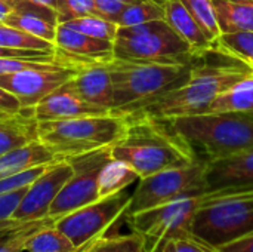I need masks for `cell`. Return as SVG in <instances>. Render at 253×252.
I'll return each mask as SVG.
<instances>
[{"label": "cell", "mask_w": 253, "mask_h": 252, "mask_svg": "<svg viewBox=\"0 0 253 252\" xmlns=\"http://www.w3.org/2000/svg\"><path fill=\"white\" fill-rule=\"evenodd\" d=\"M111 113V110L89 104L82 98L73 95L71 92L64 91L62 88L44 97L40 102H37L33 107V117L37 122L64 120L83 116H102Z\"/></svg>", "instance_id": "e0dca14e"}, {"label": "cell", "mask_w": 253, "mask_h": 252, "mask_svg": "<svg viewBox=\"0 0 253 252\" xmlns=\"http://www.w3.org/2000/svg\"><path fill=\"white\" fill-rule=\"evenodd\" d=\"M126 123V116L114 113L37 122V140L61 160L114 144Z\"/></svg>", "instance_id": "8992f818"}, {"label": "cell", "mask_w": 253, "mask_h": 252, "mask_svg": "<svg viewBox=\"0 0 253 252\" xmlns=\"http://www.w3.org/2000/svg\"><path fill=\"white\" fill-rule=\"evenodd\" d=\"M213 50L239 59L240 62L248 65L253 73V31L221 34Z\"/></svg>", "instance_id": "484cf974"}, {"label": "cell", "mask_w": 253, "mask_h": 252, "mask_svg": "<svg viewBox=\"0 0 253 252\" xmlns=\"http://www.w3.org/2000/svg\"><path fill=\"white\" fill-rule=\"evenodd\" d=\"M80 67L49 65L0 76V88L15 95L22 108H33L44 97L59 89Z\"/></svg>", "instance_id": "7c38bea8"}, {"label": "cell", "mask_w": 253, "mask_h": 252, "mask_svg": "<svg viewBox=\"0 0 253 252\" xmlns=\"http://www.w3.org/2000/svg\"><path fill=\"white\" fill-rule=\"evenodd\" d=\"M55 52H44V50H28V49H9L0 46V58L10 56V58H37V56H47L53 55Z\"/></svg>", "instance_id": "ab89813d"}, {"label": "cell", "mask_w": 253, "mask_h": 252, "mask_svg": "<svg viewBox=\"0 0 253 252\" xmlns=\"http://www.w3.org/2000/svg\"><path fill=\"white\" fill-rule=\"evenodd\" d=\"M162 252H218V250L206 244L191 232H185L172 238L165 245Z\"/></svg>", "instance_id": "1f68e13d"}, {"label": "cell", "mask_w": 253, "mask_h": 252, "mask_svg": "<svg viewBox=\"0 0 253 252\" xmlns=\"http://www.w3.org/2000/svg\"><path fill=\"white\" fill-rule=\"evenodd\" d=\"M16 1H28L33 4H40V6H46V7L56 10V0H16Z\"/></svg>", "instance_id": "7bdbcfd3"}, {"label": "cell", "mask_w": 253, "mask_h": 252, "mask_svg": "<svg viewBox=\"0 0 253 252\" xmlns=\"http://www.w3.org/2000/svg\"><path fill=\"white\" fill-rule=\"evenodd\" d=\"M37 221V220H36ZM34 221H18V220H6V221H0V244L4 242L7 238H10L13 233L28 227L30 224H33Z\"/></svg>", "instance_id": "f35d334b"}, {"label": "cell", "mask_w": 253, "mask_h": 252, "mask_svg": "<svg viewBox=\"0 0 253 252\" xmlns=\"http://www.w3.org/2000/svg\"><path fill=\"white\" fill-rule=\"evenodd\" d=\"M0 46L9 49H28V50H44L55 52V43L44 39L28 34L15 27L0 22Z\"/></svg>", "instance_id": "4316f807"}, {"label": "cell", "mask_w": 253, "mask_h": 252, "mask_svg": "<svg viewBox=\"0 0 253 252\" xmlns=\"http://www.w3.org/2000/svg\"><path fill=\"white\" fill-rule=\"evenodd\" d=\"M196 156L205 162L219 160L253 146V114L208 111L169 120Z\"/></svg>", "instance_id": "3957f363"}, {"label": "cell", "mask_w": 253, "mask_h": 252, "mask_svg": "<svg viewBox=\"0 0 253 252\" xmlns=\"http://www.w3.org/2000/svg\"><path fill=\"white\" fill-rule=\"evenodd\" d=\"M163 10L165 21L184 42L191 46V49L199 56H205L215 49V45L202 30L197 21L191 16V13L185 9L181 0H165Z\"/></svg>", "instance_id": "d6986e66"}, {"label": "cell", "mask_w": 253, "mask_h": 252, "mask_svg": "<svg viewBox=\"0 0 253 252\" xmlns=\"http://www.w3.org/2000/svg\"><path fill=\"white\" fill-rule=\"evenodd\" d=\"M185 9L191 13V16L197 21L206 36L211 39L213 45L221 37V30L213 6V0H181Z\"/></svg>", "instance_id": "83f0119b"}, {"label": "cell", "mask_w": 253, "mask_h": 252, "mask_svg": "<svg viewBox=\"0 0 253 252\" xmlns=\"http://www.w3.org/2000/svg\"><path fill=\"white\" fill-rule=\"evenodd\" d=\"M208 190L253 186V146L233 156L206 162Z\"/></svg>", "instance_id": "2e32d148"}, {"label": "cell", "mask_w": 253, "mask_h": 252, "mask_svg": "<svg viewBox=\"0 0 253 252\" xmlns=\"http://www.w3.org/2000/svg\"><path fill=\"white\" fill-rule=\"evenodd\" d=\"M138 180L139 175L129 165L111 157V160H108L107 165L99 172V178H98L99 199L120 193Z\"/></svg>", "instance_id": "7402d4cb"}, {"label": "cell", "mask_w": 253, "mask_h": 252, "mask_svg": "<svg viewBox=\"0 0 253 252\" xmlns=\"http://www.w3.org/2000/svg\"><path fill=\"white\" fill-rule=\"evenodd\" d=\"M251 73V68L239 59L212 50L194 64L188 79L181 86L144 104L133 113L162 120L208 113L222 92Z\"/></svg>", "instance_id": "6da1fadb"}, {"label": "cell", "mask_w": 253, "mask_h": 252, "mask_svg": "<svg viewBox=\"0 0 253 252\" xmlns=\"http://www.w3.org/2000/svg\"><path fill=\"white\" fill-rule=\"evenodd\" d=\"M206 192L209 190L205 160L199 159L190 165L169 168L138 180L126 217Z\"/></svg>", "instance_id": "ba28073f"}, {"label": "cell", "mask_w": 253, "mask_h": 252, "mask_svg": "<svg viewBox=\"0 0 253 252\" xmlns=\"http://www.w3.org/2000/svg\"><path fill=\"white\" fill-rule=\"evenodd\" d=\"M138 0H93L96 15L114 22L116 16L130 3Z\"/></svg>", "instance_id": "d590c367"}, {"label": "cell", "mask_w": 253, "mask_h": 252, "mask_svg": "<svg viewBox=\"0 0 253 252\" xmlns=\"http://www.w3.org/2000/svg\"><path fill=\"white\" fill-rule=\"evenodd\" d=\"M3 24L55 43L59 21L56 10L50 7L28 1H15L13 12L3 19Z\"/></svg>", "instance_id": "ac0fdd59"}, {"label": "cell", "mask_w": 253, "mask_h": 252, "mask_svg": "<svg viewBox=\"0 0 253 252\" xmlns=\"http://www.w3.org/2000/svg\"><path fill=\"white\" fill-rule=\"evenodd\" d=\"M15 9V3L12 0H0V22H3V19L13 12Z\"/></svg>", "instance_id": "b9f144b4"}, {"label": "cell", "mask_w": 253, "mask_h": 252, "mask_svg": "<svg viewBox=\"0 0 253 252\" xmlns=\"http://www.w3.org/2000/svg\"><path fill=\"white\" fill-rule=\"evenodd\" d=\"M156 19H165L163 4L156 0H138L127 4L116 16L114 22L119 27H132Z\"/></svg>", "instance_id": "d4e9b609"}, {"label": "cell", "mask_w": 253, "mask_h": 252, "mask_svg": "<svg viewBox=\"0 0 253 252\" xmlns=\"http://www.w3.org/2000/svg\"><path fill=\"white\" fill-rule=\"evenodd\" d=\"M62 24L76 31L87 34L90 37L110 40V42H114L117 30H119V25L116 22L107 18H102L99 15H86V16H80L76 19H70Z\"/></svg>", "instance_id": "f1b7e54d"}, {"label": "cell", "mask_w": 253, "mask_h": 252, "mask_svg": "<svg viewBox=\"0 0 253 252\" xmlns=\"http://www.w3.org/2000/svg\"><path fill=\"white\" fill-rule=\"evenodd\" d=\"M27 189H28V186L24 187V189H19L16 192L0 196V221H6V220L12 218V215L16 211L21 199L24 198Z\"/></svg>", "instance_id": "8d00e7d4"}, {"label": "cell", "mask_w": 253, "mask_h": 252, "mask_svg": "<svg viewBox=\"0 0 253 252\" xmlns=\"http://www.w3.org/2000/svg\"><path fill=\"white\" fill-rule=\"evenodd\" d=\"M56 64L68 65L64 61L58 59L55 53L47 55V56H37V58H10V56H4V58H0V76L22 71V70H28V68H42V67H49V65H56ZM70 67H74V65H70Z\"/></svg>", "instance_id": "4dcf8cb0"}, {"label": "cell", "mask_w": 253, "mask_h": 252, "mask_svg": "<svg viewBox=\"0 0 253 252\" xmlns=\"http://www.w3.org/2000/svg\"><path fill=\"white\" fill-rule=\"evenodd\" d=\"M218 252H253V232L231 244L221 247Z\"/></svg>", "instance_id": "60d3db41"}, {"label": "cell", "mask_w": 253, "mask_h": 252, "mask_svg": "<svg viewBox=\"0 0 253 252\" xmlns=\"http://www.w3.org/2000/svg\"><path fill=\"white\" fill-rule=\"evenodd\" d=\"M19 113H22V105L19 100L6 89L0 88V119L15 116Z\"/></svg>", "instance_id": "74e56055"}, {"label": "cell", "mask_w": 253, "mask_h": 252, "mask_svg": "<svg viewBox=\"0 0 253 252\" xmlns=\"http://www.w3.org/2000/svg\"><path fill=\"white\" fill-rule=\"evenodd\" d=\"M49 165L50 163H47V165H39V166H34L31 169H27V171L19 172V174H15L12 177H7V178L0 180V196L7 195V193H12V192H16L19 189H24V187L30 186Z\"/></svg>", "instance_id": "836d02e7"}, {"label": "cell", "mask_w": 253, "mask_h": 252, "mask_svg": "<svg viewBox=\"0 0 253 252\" xmlns=\"http://www.w3.org/2000/svg\"><path fill=\"white\" fill-rule=\"evenodd\" d=\"M209 111H237L253 114V73L222 92Z\"/></svg>", "instance_id": "603a6c76"}, {"label": "cell", "mask_w": 253, "mask_h": 252, "mask_svg": "<svg viewBox=\"0 0 253 252\" xmlns=\"http://www.w3.org/2000/svg\"><path fill=\"white\" fill-rule=\"evenodd\" d=\"M132 193L126 190L101 198L86 206H82L62 218L55 226L74 244L82 247L93 239L105 236L111 226H114L122 217H126Z\"/></svg>", "instance_id": "8fae6325"}, {"label": "cell", "mask_w": 253, "mask_h": 252, "mask_svg": "<svg viewBox=\"0 0 253 252\" xmlns=\"http://www.w3.org/2000/svg\"><path fill=\"white\" fill-rule=\"evenodd\" d=\"M59 24L86 15H96L93 0H56Z\"/></svg>", "instance_id": "d6a6232c"}, {"label": "cell", "mask_w": 253, "mask_h": 252, "mask_svg": "<svg viewBox=\"0 0 253 252\" xmlns=\"http://www.w3.org/2000/svg\"><path fill=\"white\" fill-rule=\"evenodd\" d=\"M55 46L56 58L74 67L108 62L114 58L113 42L90 37L64 24L56 28Z\"/></svg>", "instance_id": "5bb4252c"}, {"label": "cell", "mask_w": 253, "mask_h": 252, "mask_svg": "<svg viewBox=\"0 0 253 252\" xmlns=\"http://www.w3.org/2000/svg\"><path fill=\"white\" fill-rule=\"evenodd\" d=\"M71 175L73 168L68 160L61 159L52 162L28 186L24 198L21 199L16 211L12 215V220L36 221L46 218L55 198Z\"/></svg>", "instance_id": "4fadbf2b"}, {"label": "cell", "mask_w": 253, "mask_h": 252, "mask_svg": "<svg viewBox=\"0 0 253 252\" xmlns=\"http://www.w3.org/2000/svg\"><path fill=\"white\" fill-rule=\"evenodd\" d=\"M87 252H145L144 241L139 235H117L102 236Z\"/></svg>", "instance_id": "f546056e"}, {"label": "cell", "mask_w": 253, "mask_h": 252, "mask_svg": "<svg viewBox=\"0 0 253 252\" xmlns=\"http://www.w3.org/2000/svg\"><path fill=\"white\" fill-rule=\"evenodd\" d=\"M55 160L59 159H56V156L49 149H46L39 140H34L24 147H19L0 156V180L39 165L52 163Z\"/></svg>", "instance_id": "ffe728a7"}, {"label": "cell", "mask_w": 253, "mask_h": 252, "mask_svg": "<svg viewBox=\"0 0 253 252\" xmlns=\"http://www.w3.org/2000/svg\"><path fill=\"white\" fill-rule=\"evenodd\" d=\"M221 34L253 31V0H213Z\"/></svg>", "instance_id": "44dd1931"}, {"label": "cell", "mask_w": 253, "mask_h": 252, "mask_svg": "<svg viewBox=\"0 0 253 252\" xmlns=\"http://www.w3.org/2000/svg\"><path fill=\"white\" fill-rule=\"evenodd\" d=\"M113 55L116 59L129 62L165 64H188L202 58L165 19L119 27L113 42Z\"/></svg>", "instance_id": "52a82bcc"}, {"label": "cell", "mask_w": 253, "mask_h": 252, "mask_svg": "<svg viewBox=\"0 0 253 252\" xmlns=\"http://www.w3.org/2000/svg\"><path fill=\"white\" fill-rule=\"evenodd\" d=\"M253 232V186L211 190L191 223V233L219 250Z\"/></svg>", "instance_id": "5b68a950"}, {"label": "cell", "mask_w": 253, "mask_h": 252, "mask_svg": "<svg viewBox=\"0 0 253 252\" xmlns=\"http://www.w3.org/2000/svg\"><path fill=\"white\" fill-rule=\"evenodd\" d=\"M203 195L184 198L127 215L126 218L132 232L144 241L145 252H162L172 238L191 232V223Z\"/></svg>", "instance_id": "9c48e42d"}, {"label": "cell", "mask_w": 253, "mask_h": 252, "mask_svg": "<svg viewBox=\"0 0 253 252\" xmlns=\"http://www.w3.org/2000/svg\"><path fill=\"white\" fill-rule=\"evenodd\" d=\"M196 62H129L113 58L107 62L113 79V113L130 114L144 104L181 86Z\"/></svg>", "instance_id": "277c9868"}, {"label": "cell", "mask_w": 253, "mask_h": 252, "mask_svg": "<svg viewBox=\"0 0 253 252\" xmlns=\"http://www.w3.org/2000/svg\"><path fill=\"white\" fill-rule=\"evenodd\" d=\"M55 221L56 220H53L50 217H46V218L34 221L28 227L13 233L10 238H7L4 242H1L0 244V252H25V244H27V239L30 238V235L36 229H39L42 226H46V224H50V223H55Z\"/></svg>", "instance_id": "e575fe53"}, {"label": "cell", "mask_w": 253, "mask_h": 252, "mask_svg": "<svg viewBox=\"0 0 253 252\" xmlns=\"http://www.w3.org/2000/svg\"><path fill=\"white\" fill-rule=\"evenodd\" d=\"M77 247L55 226V223L36 229L25 244V252H74Z\"/></svg>", "instance_id": "cb8c5ba5"}, {"label": "cell", "mask_w": 253, "mask_h": 252, "mask_svg": "<svg viewBox=\"0 0 253 252\" xmlns=\"http://www.w3.org/2000/svg\"><path fill=\"white\" fill-rule=\"evenodd\" d=\"M98 239H101V238H98ZM98 239H93V241H90V242H87V244H84V245H82V247H79L77 250L74 252H87L93 245H95V242L98 241Z\"/></svg>", "instance_id": "ee69618b"}, {"label": "cell", "mask_w": 253, "mask_h": 252, "mask_svg": "<svg viewBox=\"0 0 253 252\" xmlns=\"http://www.w3.org/2000/svg\"><path fill=\"white\" fill-rule=\"evenodd\" d=\"M61 88L89 104L113 111V79L107 62L80 67Z\"/></svg>", "instance_id": "9a60e30c"}, {"label": "cell", "mask_w": 253, "mask_h": 252, "mask_svg": "<svg viewBox=\"0 0 253 252\" xmlns=\"http://www.w3.org/2000/svg\"><path fill=\"white\" fill-rule=\"evenodd\" d=\"M12 1H13V3H15V1H16V0H12Z\"/></svg>", "instance_id": "f6af8a7d"}, {"label": "cell", "mask_w": 253, "mask_h": 252, "mask_svg": "<svg viewBox=\"0 0 253 252\" xmlns=\"http://www.w3.org/2000/svg\"><path fill=\"white\" fill-rule=\"evenodd\" d=\"M73 168V175L55 198L47 217L59 220L64 215L99 199L98 178L101 169L111 160V146L65 159ZM55 221V223H56Z\"/></svg>", "instance_id": "30bf717a"}, {"label": "cell", "mask_w": 253, "mask_h": 252, "mask_svg": "<svg viewBox=\"0 0 253 252\" xmlns=\"http://www.w3.org/2000/svg\"><path fill=\"white\" fill-rule=\"evenodd\" d=\"M126 117L123 135L111 144V157L129 165L139 178L199 160L169 120L142 113L126 114Z\"/></svg>", "instance_id": "7a4b0ae2"}]
</instances>
